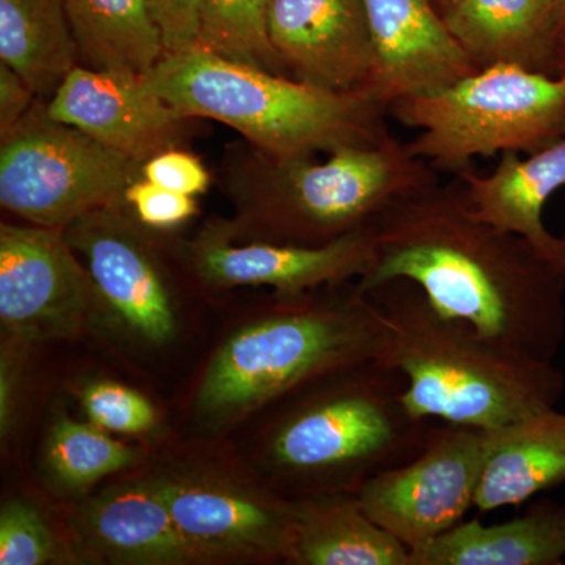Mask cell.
I'll use <instances>...</instances> for the list:
<instances>
[{"mask_svg":"<svg viewBox=\"0 0 565 565\" xmlns=\"http://www.w3.org/2000/svg\"><path fill=\"white\" fill-rule=\"evenodd\" d=\"M63 232L95 281L102 318L145 348L173 343L180 319L162 244L128 204L93 211Z\"/></svg>","mask_w":565,"mask_h":565,"instance_id":"cell-9","label":"cell"},{"mask_svg":"<svg viewBox=\"0 0 565 565\" xmlns=\"http://www.w3.org/2000/svg\"><path fill=\"white\" fill-rule=\"evenodd\" d=\"M9 338V337H7ZM20 341L9 338L0 353V435L9 438L14 423L18 384H20Z\"/></svg>","mask_w":565,"mask_h":565,"instance_id":"cell-33","label":"cell"},{"mask_svg":"<svg viewBox=\"0 0 565 565\" xmlns=\"http://www.w3.org/2000/svg\"><path fill=\"white\" fill-rule=\"evenodd\" d=\"M233 218H215L236 241L326 245L373 225L396 200L437 184V170L397 139L327 154L285 158L237 143L222 161Z\"/></svg>","mask_w":565,"mask_h":565,"instance_id":"cell-3","label":"cell"},{"mask_svg":"<svg viewBox=\"0 0 565 565\" xmlns=\"http://www.w3.org/2000/svg\"><path fill=\"white\" fill-rule=\"evenodd\" d=\"M405 375L385 360L353 364L286 394L267 429L263 465L288 500L359 493L423 451L438 422L404 401Z\"/></svg>","mask_w":565,"mask_h":565,"instance_id":"cell-2","label":"cell"},{"mask_svg":"<svg viewBox=\"0 0 565 565\" xmlns=\"http://www.w3.org/2000/svg\"><path fill=\"white\" fill-rule=\"evenodd\" d=\"M145 81L182 114L223 122L274 156L330 154L393 137L388 109L367 90H327L199 47L166 54Z\"/></svg>","mask_w":565,"mask_h":565,"instance_id":"cell-6","label":"cell"},{"mask_svg":"<svg viewBox=\"0 0 565 565\" xmlns=\"http://www.w3.org/2000/svg\"><path fill=\"white\" fill-rule=\"evenodd\" d=\"M456 178L479 217L525 237L565 274V236H556L544 223L546 202L565 185V137L525 159L503 152L487 177L467 170Z\"/></svg>","mask_w":565,"mask_h":565,"instance_id":"cell-18","label":"cell"},{"mask_svg":"<svg viewBox=\"0 0 565 565\" xmlns=\"http://www.w3.org/2000/svg\"><path fill=\"white\" fill-rule=\"evenodd\" d=\"M36 102L40 99L28 82L7 63L0 62V139L13 132Z\"/></svg>","mask_w":565,"mask_h":565,"instance_id":"cell-32","label":"cell"},{"mask_svg":"<svg viewBox=\"0 0 565 565\" xmlns=\"http://www.w3.org/2000/svg\"><path fill=\"white\" fill-rule=\"evenodd\" d=\"M273 0H204L195 47L288 76L269 36Z\"/></svg>","mask_w":565,"mask_h":565,"instance_id":"cell-26","label":"cell"},{"mask_svg":"<svg viewBox=\"0 0 565 565\" xmlns=\"http://www.w3.org/2000/svg\"><path fill=\"white\" fill-rule=\"evenodd\" d=\"M143 163L111 150L36 102L0 139V204L31 225L66 228L102 207L125 202Z\"/></svg>","mask_w":565,"mask_h":565,"instance_id":"cell-8","label":"cell"},{"mask_svg":"<svg viewBox=\"0 0 565 565\" xmlns=\"http://www.w3.org/2000/svg\"><path fill=\"white\" fill-rule=\"evenodd\" d=\"M58 545L35 505L11 500L0 511V565L57 563Z\"/></svg>","mask_w":565,"mask_h":565,"instance_id":"cell-28","label":"cell"},{"mask_svg":"<svg viewBox=\"0 0 565 565\" xmlns=\"http://www.w3.org/2000/svg\"><path fill=\"white\" fill-rule=\"evenodd\" d=\"M553 76H565V0H557L553 33Z\"/></svg>","mask_w":565,"mask_h":565,"instance_id":"cell-34","label":"cell"},{"mask_svg":"<svg viewBox=\"0 0 565 565\" xmlns=\"http://www.w3.org/2000/svg\"><path fill=\"white\" fill-rule=\"evenodd\" d=\"M269 36L294 79L333 92L364 90L370 82L364 0H273Z\"/></svg>","mask_w":565,"mask_h":565,"instance_id":"cell-16","label":"cell"},{"mask_svg":"<svg viewBox=\"0 0 565 565\" xmlns=\"http://www.w3.org/2000/svg\"><path fill=\"white\" fill-rule=\"evenodd\" d=\"M141 178L167 191L195 199L210 191L212 182L210 170L200 161L199 156L182 148H170L145 161Z\"/></svg>","mask_w":565,"mask_h":565,"instance_id":"cell-30","label":"cell"},{"mask_svg":"<svg viewBox=\"0 0 565 565\" xmlns=\"http://www.w3.org/2000/svg\"><path fill=\"white\" fill-rule=\"evenodd\" d=\"M140 449L115 440L92 422L58 416L44 444V467L66 492L82 493L140 462Z\"/></svg>","mask_w":565,"mask_h":565,"instance_id":"cell-25","label":"cell"},{"mask_svg":"<svg viewBox=\"0 0 565 565\" xmlns=\"http://www.w3.org/2000/svg\"><path fill=\"white\" fill-rule=\"evenodd\" d=\"M79 399L88 422L107 433L147 434L158 424L154 405L143 394L117 382H88Z\"/></svg>","mask_w":565,"mask_h":565,"instance_id":"cell-27","label":"cell"},{"mask_svg":"<svg viewBox=\"0 0 565 565\" xmlns=\"http://www.w3.org/2000/svg\"><path fill=\"white\" fill-rule=\"evenodd\" d=\"M0 62L46 103L79 65L65 0H0Z\"/></svg>","mask_w":565,"mask_h":565,"instance_id":"cell-24","label":"cell"},{"mask_svg":"<svg viewBox=\"0 0 565 565\" xmlns=\"http://www.w3.org/2000/svg\"><path fill=\"white\" fill-rule=\"evenodd\" d=\"M102 318L98 291L63 228L0 225V322L22 344L73 340Z\"/></svg>","mask_w":565,"mask_h":565,"instance_id":"cell-12","label":"cell"},{"mask_svg":"<svg viewBox=\"0 0 565 565\" xmlns=\"http://www.w3.org/2000/svg\"><path fill=\"white\" fill-rule=\"evenodd\" d=\"M152 476L200 564L288 561L296 533V500L214 468H180Z\"/></svg>","mask_w":565,"mask_h":565,"instance_id":"cell-11","label":"cell"},{"mask_svg":"<svg viewBox=\"0 0 565 565\" xmlns=\"http://www.w3.org/2000/svg\"><path fill=\"white\" fill-rule=\"evenodd\" d=\"M435 0H364L373 71L366 88L386 109L479 71L449 33Z\"/></svg>","mask_w":565,"mask_h":565,"instance_id":"cell-15","label":"cell"},{"mask_svg":"<svg viewBox=\"0 0 565 565\" xmlns=\"http://www.w3.org/2000/svg\"><path fill=\"white\" fill-rule=\"evenodd\" d=\"M449 33L479 70L520 66L553 76L557 0H435Z\"/></svg>","mask_w":565,"mask_h":565,"instance_id":"cell-19","label":"cell"},{"mask_svg":"<svg viewBox=\"0 0 565 565\" xmlns=\"http://www.w3.org/2000/svg\"><path fill=\"white\" fill-rule=\"evenodd\" d=\"M371 294L388 327L384 359L405 375L404 401L419 418L501 429L555 408L565 375L441 315L419 286L393 280Z\"/></svg>","mask_w":565,"mask_h":565,"instance_id":"cell-5","label":"cell"},{"mask_svg":"<svg viewBox=\"0 0 565 565\" xmlns=\"http://www.w3.org/2000/svg\"><path fill=\"white\" fill-rule=\"evenodd\" d=\"M79 65L148 73L166 57L147 0H65Z\"/></svg>","mask_w":565,"mask_h":565,"instance_id":"cell-23","label":"cell"},{"mask_svg":"<svg viewBox=\"0 0 565 565\" xmlns=\"http://www.w3.org/2000/svg\"><path fill=\"white\" fill-rule=\"evenodd\" d=\"M125 203L140 225L154 233L174 232L200 211L195 196L167 191L145 178L126 189Z\"/></svg>","mask_w":565,"mask_h":565,"instance_id":"cell-29","label":"cell"},{"mask_svg":"<svg viewBox=\"0 0 565 565\" xmlns=\"http://www.w3.org/2000/svg\"><path fill=\"white\" fill-rule=\"evenodd\" d=\"M47 114L143 163L181 148L195 118L182 114L128 71L77 65L46 102Z\"/></svg>","mask_w":565,"mask_h":565,"instance_id":"cell-14","label":"cell"},{"mask_svg":"<svg viewBox=\"0 0 565 565\" xmlns=\"http://www.w3.org/2000/svg\"><path fill=\"white\" fill-rule=\"evenodd\" d=\"M500 429L440 423L422 452L359 490L366 514L414 550L462 522Z\"/></svg>","mask_w":565,"mask_h":565,"instance_id":"cell-10","label":"cell"},{"mask_svg":"<svg viewBox=\"0 0 565 565\" xmlns=\"http://www.w3.org/2000/svg\"><path fill=\"white\" fill-rule=\"evenodd\" d=\"M76 526L82 542L110 564H200L174 525L154 476L103 490L82 505Z\"/></svg>","mask_w":565,"mask_h":565,"instance_id":"cell-17","label":"cell"},{"mask_svg":"<svg viewBox=\"0 0 565 565\" xmlns=\"http://www.w3.org/2000/svg\"><path fill=\"white\" fill-rule=\"evenodd\" d=\"M296 504V533L286 563L411 565V548L366 514L359 494H315Z\"/></svg>","mask_w":565,"mask_h":565,"instance_id":"cell-21","label":"cell"},{"mask_svg":"<svg viewBox=\"0 0 565 565\" xmlns=\"http://www.w3.org/2000/svg\"><path fill=\"white\" fill-rule=\"evenodd\" d=\"M167 245L185 273L212 291L270 288L275 296H299L322 286L362 280L375 262L373 225L310 247L232 239L212 218L191 239Z\"/></svg>","mask_w":565,"mask_h":565,"instance_id":"cell-13","label":"cell"},{"mask_svg":"<svg viewBox=\"0 0 565 565\" xmlns=\"http://www.w3.org/2000/svg\"><path fill=\"white\" fill-rule=\"evenodd\" d=\"M419 129L408 150L437 172L471 170L476 158L535 154L565 137V76L494 65L388 109Z\"/></svg>","mask_w":565,"mask_h":565,"instance_id":"cell-7","label":"cell"},{"mask_svg":"<svg viewBox=\"0 0 565 565\" xmlns=\"http://www.w3.org/2000/svg\"><path fill=\"white\" fill-rule=\"evenodd\" d=\"M565 484V414L555 408L501 427L476 492L481 512L525 503Z\"/></svg>","mask_w":565,"mask_h":565,"instance_id":"cell-22","label":"cell"},{"mask_svg":"<svg viewBox=\"0 0 565 565\" xmlns=\"http://www.w3.org/2000/svg\"><path fill=\"white\" fill-rule=\"evenodd\" d=\"M167 54L193 50L204 0H147Z\"/></svg>","mask_w":565,"mask_h":565,"instance_id":"cell-31","label":"cell"},{"mask_svg":"<svg viewBox=\"0 0 565 565\" xmlns=\"http://www.w3.org/2000/svg\"><path fill=\"white\" fill-rule=\"evenodd\" d=\"M388 327L359 281L275 296L212 353L193 396L204 427L232 426L334 371L384 359Z\"/></svg>","mask_w":565,"mask_h":565,"instance_id":"cell-4","label":"cell"},{"mask_svg":"<svg viewBox=\"0 0 565 565\" xmlns=\"http://www.w3.org/2000/svg\"><path fill=\"white\" fill-rule=\"evenodd\" d=\"M565 557V505L542 500L498 525L460 522L411 550V565H559Z\"/></svg>","mask_w":565,"mask_h":565,"instance_id":"cell-20","label":"cell"},{"mask_svg":"<svg viewBox=\"0 0 565 565\" xmlns=\"http://www.w3.org/2000/svg\"><path fill=\"white\" fill-rule=\"evenodd\" d=\"M364 291L415 282L448 318L553 362L565 338V274L525 237L479 217L459 178L396 200L373 223Z\"/></svg>","mask_w":565,"mask_h":565,"instance_id":"cell-1","label":"cell"}]
</instances>
